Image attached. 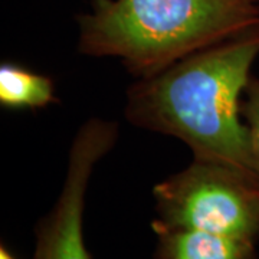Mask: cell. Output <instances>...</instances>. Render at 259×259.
Returning <instances> with one entry per match:
<instances>
[{
    "label": "cell",
    "mask_w": 259,
    "mask_h": 259,
    "mask_svg": "<svg viewBox=\"0 0 259 259\" xmlns=\"http://www.w3.org/2000/svg\"><path fill=\"white\" fill-rule=\"evenodd\" d=\"M259 55V20L196 51L127 91L125 118L140 128L182 140L194 158L252 175L249 133L241 97Z\"/></svg>",
    "instance_id": "obj_1"
},
{
    "label": "cell",
    "mask_w": 259,
    "mask_h": 259,
    "mask_svg": "<svg viewBox=\"0 0 259 259\" xmlns=\"http://www.w3.org/2000/svg\"><path fill=\"white\" fill-rule=\"evenodd\" d=\"M154 232V259H258L255 242L203 231Z\"/></svg>",
    "instance_id": "obj_5"
},
{
    "label": "cell",
    "mask_w": 259,
    "mask_h": 259,
    "mask_svg": "<svg viewBox=\"0 0 259 259\" xmlns=\"http://www.w3.org/2000/svg\"><path fill=\"white\" fill-rule=\"evenodd\" d=\"M0 259H16L5 246L0 248Z\"/></svg>",
    "instance_id": "obj_8"
},
{
    "label": "cell",
    "mask_w": 259,
    "mask_h": 259,
    "mask_svg": "<svg viewBox=\"0 0 259 259\" xmlns=\"http://www.w3.org/2000/svg\"><path fill=\"white\" fill-rule=\"evenodd\" d=\"M118 139L117 122L90 118L71 144L61 193L54 207L36 225L33 259H91L83 241V209L95 166Z\"/></svg>",
    "instance_id": "obj_4"
},
{
    "label": "cell",
    "mask_w": 259,
    "mask_h": 259,
    "mask_svg": "<svg viewBox=\"0 0 259 259\" xmlns=\"http://www.w3.org/2000/svg\"><path fill=\"white\" fill-rule=\"evenodd\" d=\"M258 20V0H94L78 18V49L143 78Z\"/></svg>",
    "instance_id": "obj_2"
},
{
    "label": "cell",
    "mask_w": 259,
    "mask_h": 259,
    "mask_svg": "<svg viewBox=\"0 0 259 259\" xmlns=\"http://www.w3.org/2000/svg\"><path fill=\"white\" fill-rule=\"evenodd\" d=\"M153 231H203L259 241V186L239 168L194 158L153 189Z\"/></svg>",
    "instance_id": "obj_3"
},
{
    "label": "cell",
    "mask_w": 259,
    "mask_h": 259,
    "mask_svg": "<svg viewBox=\"0 0 259 259\" xmlns=\"http://www.w3.org/2000/svg\"><path fill=\"white\" fill-rule=\"evenodd\" d=\"M55 101L51 78L18 65L0 66V102L9 108H44Z\"/></svg>",
    "instance_id": "obj_6"
},
{
    "label": "cell",
    "mask_w": 259,
    "mask_h": 259,
    "mask_svg": "<svg viewBox=\"0 0 259 259\" xmlns=\"http://www.w3.org/2000/svg\"><path fill=\"white\" fill-rule=\"evenodd\" d=\"M245 101L241 104L242 118L248 127L250 143V157H252V175L259 186V79L250 76L249 82L245 88Z\"/></svg>",
    "instance_id": "obj_7"
}]
</instances>
